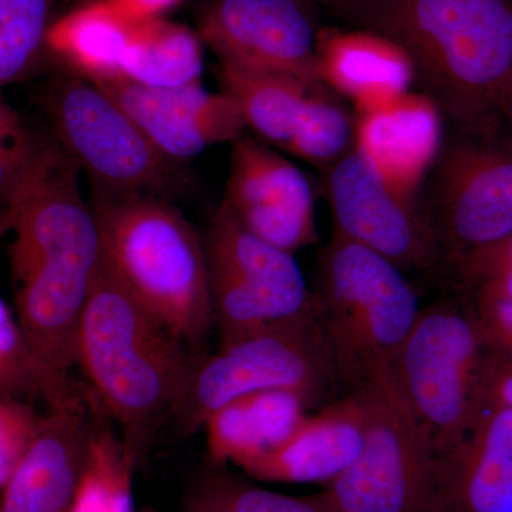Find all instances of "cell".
Here are the masks:
<instances>
[{
	"label": "cell",
	"instance_id": "6da1fadb",
	"mask_svg": "<svg viewBox=\"0 0 512 512\" xmlns=\"http://www.w3.org/2000/svg\"><path fill=\"white\" fill-rule=\"evenodd\" d=\"M80 171L62 147L40 144L8 212L16 316L40 362L63 377L76 366L77 333L103 259Z\"/></svg>",
	"mask_w": 512,
	"mask_h": 512
},
{
	"label": "cell",
	"instance_id": "7a4b0ae2",
	"mask_svg": "<svg viewBox=\"0 0 512 512\" xmlns=\"http://www.w3.org/2000/svg\"><path fill=\"white\" fill-rule=\"evenodd\" d=\"M201 357L137 301L103 251L77 333L76 366L137 466L183 402Z\"/></svg>",
	"mask_w": 512,
	"mask_h": 512
},
{
	"label": "cell",
	"instance_id": "3957f363",
	"mask_svg": "<svg viewBox=\"0 0 512 512\" xmlns=\"http://www.w3.org/2000/svg\"><path fill=\"white\" fill-rule=\"evenodd\" d=\"M406 50L424 94L454 130L504 121L512 76V0H386L377 19Z\"/></svg>",
	"mask_w": 512,
	"mask_h": 512
},
{
	"label": "cell",
	"instance_id": "277c9868",
	"mask_svg": "<svg viewBox=\"0 0 512 512\" xmlns=\"http://www.w3.org/2000/svg\"><path fill=\"white\" fill-rule=\"evenodd\" d=\"M318 262L313 323L333 390L345 397L387 375L419 296L399 266L338 231Z\"/></svg>",
	"mask_w": 512,
	"mask_h": 512
},
{
	"label": "cell",
	"instance_id": "5b68a950",
	"mask_svg": "<svg viewBox=\"0 0 512 512\" xmlns=\"http://www.w3.org/2000/svg\"><path fill=\"white\" fill-rule=\"evenodd\" d=\"M104 255L175 338L197 348L214 325L204 241L177 208L153 195L97 192Z\"/></svg>",
	"mask_w": 512,
	"mask_h": 512
},
{
	"label": "cell",
	"instance_id": "8992f818",
	"mask_svg": "<svg viewBox=\"0 0 512 512\" xmlns=\"http://www.w3.org/2000/svg\"><path fill=\"white\" fill-rule=\"evenodd\" d=\"M484 352L470 302L440 301L420 309L390 363L387 377L437 457L453 451L480 414L477 383Z\"/></svg>",
	"mask_w": 512,
	"mask_h": 512
},
{
	"label": "cell",
	"instance_id": "52a82bcc",
	"mask_svg": "<svg viewBox=\"0 0 512 512\" xmlns=\"http://www.w3.org/2000/svg\"><path fill=\"white\" fill-rule=\"evenodd\" d=\"M424 215L440 265L456 272L471 255L512 235V131L504 121L448 134L430 171Z\"/></svg>",
	"mask_w": 512,
	"mask_h": 512
},
{
	"label": "cell",
	"instance_id": "ba28073f",
	"mask_svg": "<svg viewBox=\"0 0 512 512\" xmlns=\"http://www.w3.org/2000/svg\"><path fill=\"white\" fill-rule=\"evenodd\" d=\"M362 451L315 494L326 512H437L439 457L389 377L359 390Z\"/></svg>",
	"mask_w": 512,
	"mask_h": 512
},
{
	"label": "cell",
	"instance_id": "9c48e42d",
	"mask_svg": "<svg viewBox=\"0 0 512 512\" xmlns=\"http://www.w3.org/2000/svg\"><path fill=\"white\" fill-rule=\"evenodd\" d=\"M204 247L221 345L313 318L315 299L295 255L256 237L224 202L212 217Z\"/></svg>",
	"mask_w": 512,
	"mask_h": 512
},
{
	"label": "cell",
	"instance_id": "30bf717a",
	"mask_svg": "<svg viewBox=\"0 0 512 512\" xmlns=\"http://www.w3.org/2000/svg\"><path fill=\"white\" fill-rule=\"evenodd\" d=\"M265 390H291L309 404L332 392L313 318L224 343L214 355L202 356L174 417L181 433L194 434L225 404Z\"/></svg>",
	"mask_w": 512,
	"mask_h": 512
},
{
	"label": "cell",
	"instance_id": "8fae6325",
	"mask_svg": "<svg viewBox=\"0 0 512 512\" xmlns=\"http://www.w3.org/2000/svg\"><path fill=\"white\" fill-rule=\"evenodd\" d=\"M60 147L99 192L153 195L175 183V161L164 156L103 87L84 77L64 80L47 99Z\"/></svg>",
	"mask_w": 512,
	"mask_h": 512
},
{
	"label": "cell",
	"instance_id": "7c38bea8",
	"mask_svg": "<svg viewBox=\"0 0 512 512\" xmlns=\"http://www.w3.org/2000/svg\"><path fill=\"white\" fill-rule=\"evenodd\" d=\"M326 191L335 231L389 259L403 272L441 266L423 208L394 194L355 148L330 165Z\"/></svg>",
	"mask_w": 512,
	"mask_h": 512
},
{
	"label": "cell",
	"instance_id": "4fadbf2b",
	"mask_svg": "<svg viewBox=\"0 0 512 512\" xmlns=\"http://www.w3.org/2000/svg\"><path fill=\"white\" fill-rule=\"evenodd\" d=\"M221 64L318 80V40L298 0H215L201 19Z\"/></svg>",
	"mask_w": 512,
	"mask_h": 512
},
{
	"label": "cell",
	"instance_id": "5bb4252c",
	"mask_svg": "<svg viewBox=\"0 0 512 512\" xmlns=\"http://www.w3.org/2000/svg\"><path fill=\"white\" fill-rule=\"evenodd\" d=\"M232 148L224 204L256 237L295 255L318 241L311 184L288 158L251 137Z\"/></svg>",
	"mask_w": 512,
	"mask_h": 512
},
{
	"label": "cell",
	"instance_id": "9a60e30c",
	"mask_svg": "<svg viewBox=\"0 0 512 512\" xmlns=\"http://www.w3.org/2000/svg\"><path fill=\"white\" fill-rule=\"evenodd\" d=\"M96 83L130 114L148 140L175 163L197 157L208 147L235 143L247 128L228 94L207 92L201 84L154 89L121 76Z\"/></svg>",
	"mask_w": 512,
	"mask_h": 512
},
{
	"label": "cell",
	"instance_id": "2e32d148",
	"mask_svg": "<svg viewBox=\"0 0 512 512\" xmlns=\"http://www.w3.org/2000/svg\"><path fill=\"white\" fill-rule=\"evenodd\" d=\"M96 421L79 394L49 407L28 453L3 487L0 512H69Z\"/></svg>",
	"mask_w": 512,
	"mask_h": 512
},
{
	"label": "cell",
	"instance_id": "e0dca14e",
	"mask_svg": "<svg viewBox=\"0 0 512 512\" xmlns=\"http://www.w3.org/2000/svg\"><path fill=\"white\" fill-rule=\"evenodd\" d=\"M444 121L436 101L410 90L357 116L355 150L394 194L420 207L421 185L444 144Z\"/></svg>",
	"mask_w": 512,
	"mask_h": 512
},
{
	"label": "cell",
	"instance_id": "ac0fdd59",
	"mask_svg": "<svg viewBox=\"0 0 512 512\" xmlns=\"http://www.w3.org/2000/svg\"><path fill=\"white\" fill-rule=\"evenodd\" d=\"M365 424L359 393L340 397L316 416L305 417L281 446L241 468L261 481L328 484L359 456Z\"/></svg>",
	"mask_w": 512,
	"mask_h": 512
},
{
	"label": "cell",
	"instance_id": "d6986e66",
	"mask_svg": "<svg viewBox=\"0 0 512 512\" xmlns=\"http://www.w3.org/2000/svg\"><path fill=\"white\" fill-rule=\"evenodd\" d=\"M437 512H512V410L478 414L466 437L439 457Z\"/></svg>",
	"mask_w": 512,
	"mask_h": 512
},
{
	"label": "cell",
	"instance_id": "ffe728a7",
	"mask_svg": "<svg viewBox=\"0 0 512 512\" xmlns=\"http://www.w3.org/2000/svg\"><path fill=\"white\" fill-rule=\"evenodd\" d=\"M318 80L355 104L357 116L410 92L412 59L386 36L332 33L318 40Z\"/></svg>",
	"mask_w": 512,
	"mask_h": 512
},
{
	"label": "cell",
	"instance_id": "44dd1931",
	"mask_svg": "<svg viewBox=\"0 0 512 512\" xmlns=\"http://www.w3.org/2000/svg\"><path fill=\"white\" fill-rule=\"evenodd\" d=\"M308 404L291 390H265L225 404L202 427L212 463L241 468L271 453L302 423Z\"/></svg>",
	"mask_w": 512,
	"mask_h": 512
},
{
	"label": "cell",
	"instance_id": "7402d4cb",
	"mask_svg": "<svg viewBox=\"0 0 512 512\" xmlns=\"http://www.w3.org/2000/svg\"><path fill=\"white\" fill-rule=\"evenodd\" d=\"M136 23L111 0H101L50 26L46 45L84 79L100 82L120 76L121 60Z\"/></svg>",
	"mask_w": 512,
	"mask_h": 512
},
{
	"label": "cell",
	"instance_id": "603a6c76",
	"mask_svg": "<svg viewBox=\"0 0 512 512\" xmlns=\"http://www.w3.org/2000/svg\"><path fill=\"white\" fill-rule=\"evenodd\" d=\"M222 92L237 104L245 127L285 150L313 87L292 74L258 72L221 64Z\"/></svg>",
	"mask_w": 512,
	"mask_h": 512
},
{
	"label": "cell",
	"instance_id": "cb8c5ba5",
	"mask_svg": "<svg viewBox=\"0 0 512 512\" xmlns=\"http://www.w3.org/2000/svg\"><path fill=\"white\" fill-rule=\"evenodd\" d=\"M202 69L198 37L184 26L156 18L134 26L120 76L154 89H178L201 84Z\"/></svg>",
	"mask_w": 512,
	"mask_h": 512
},
{
	"label": "cell",
	"instance_id": "d4e9b609",
	"mask_svg": "<svg viewBox=\"0 0 512 512\" xmlns=\"http://www.w3.org/2000/svg\"><path fill=\"white\" fill-rule=\"evenodd\" d=\"M136 461L111 429L94 431L69 512H133Z\"/></svg>",
	"mask_w": 512,
	"mask_h": 512
},
{
	"label": "cell",
	"instance_id": "484cf974",
	"mask_svg": "<svg viewBox=\"0 0 512 512\" xmlns=\"http://www.w3.org/2000/svg\"><path fill=\"white\" fill-rule=\"evenodd\" d=\"M0 393L60 406L76 396L69 377L57 375L30 348L18 316L0 298Z\"/></svg>",
	"mask_w": 512,
	"mask_h": 512
},
{
	"label": "cell",
	"instance_id": "4316f807",
	"mask_svg": "<svg viewBox=\"0 0 512 512\" xmlns=\"http://www.w3.org/2000/svg\"><path fill=\"white\" fill-rule=\"evenodd\" d=\"M355 131L356 121L318 83L284 151L311 164L333 165L355 148Z\"/></svg>",
	"mask_w": 512,
	"mask_h": 512
},
{
	"label": "cell",
	"instance_id": "83f0119b",
	"mask_svg": "<svg viewBox=\"0 0 512 512\" xmlns=\"http://www.w3.org/2000/svg\"><path fill=\"white\" fill-rule=\"evenodd\" d=\"M49 0H0V86L22 79L46 45Z\"/></svg>",
	"mask_w": 512,
	"mask_h": 512
},
{
	"label": "cell",
	"instance_id": "f1b7e54d",
	"mask_svg": "<svg viewBox=\"0 0 512 512\" xmlns=\"http://www.w3.org/2000/svg\"><path fill=\"white\" fill-rule=\"evenodd\" d=\"M198 494L218 512H326L316 495L289 497L228 474L208 477Z\"/></svg>",
	"mask_w": 512,
	"mask_h": 512
},
{
	"label": "cell",
	"instance_id": "f546056e",
	"mask_svg": "<svg viewBox=\"0 0 512 512\" xmlns=\"http://www.w3.org/2000/svg\"><path fill=\"white\" fill-rule=\"evenodd\" d=\"M39 148L18 113L0 96V215L6 220L13 197Z\"/></svg>",
	"mask_w": 512,
	"mask_h": 512
},
{
	"label": "cell",
	"instance_id": "4dcf8cb0",
	"mask_svg": "<svg viewBox=\"0 0 512 512\" xmlns=\"http://www.w3.org/2000/svg\"><path fill=\"white\" fill-rule=\"evenodd\" d=\"M40 419L42 416L26 400L0 393V490L28 453Z\"/></svg>",
	"mask_w": 512,
	"mask_h": 512
},
{
	"label": "cell",
	"instance_id": "1f68e13d",
	"mask_svg": "<svg viewBox=\"0 0 512 512\" xmlns=\"http://www.w3.org/2000/svg\"><path fill=\"white\" fill-rule=\"evenodd\" d=\"M478 413L512 410V355L485 346L477 383Z\"/></svg>",
	"mask_w": 512,
	"mask_h": 512
},
{
	"label": "cell",
	"instance_id": "d6a6232c",
	"mask_svg": "<svg viewBox=\"0 0 512 512\" xmlns=\"http://www.w3.org/2000/svg\"><path fill=\"white\" fill-rule=\"evenodd\" d=\"M474 316L487 348L512 355V303L470 298Z\"/></svg>",
	"mask_w": 512,
	"mask_h": 512
},
{
	"label": "cell",
	"instance_id": "836d02e7",
	"mask_svg": "<svg viewBox=\"0 0 512 512\" xmlns=\"http://www.w3.org/2000/svg\"><path fill=\"white\" fill-rule=\"evenodd\" d=\"M133 22L156 19L164 10L170 9L178 0H111Z\"/></svg>",
	"mask_w": 512,
	"mask_h": 512
},
{
	"label": "cell",
	"instance_id": "e575fe53",
	"mask_svg": "<svg viewBox=\"0 0 512 512\" xmlns=\"http://www.w3.org/2000/svg\"><path fill=\"white\" fill-rule=\"evenodd\" d=\"M501 117L505 121L510 130L512 131V76L510 82H508L507 87H505V92L503 96V100H501Z\"/></svg>",
	"mask_w": 512,
	"mask_h": 512
},
{
	"label": "cell",
	"instance_id": "d590c367",
	"mask_svg": "<svg viewBox=\"0 0 512 512\" xmlns=\"http://www.w3.org/2000/svg\"><path fill=\"white\" fill-rule=\"evenodd\" d=\"M187 512H218L214 507H211L200 494L195 495L194 500L188 505Z\"/></svg>",
	"mask_w": 512,
	"mask_h": 512
},
{
	"label": "cell",
	"instance_id": "8d00e7d4",
	"mask_svg": "<svg viewBox=\"0 0 512 512\" xmlns=\"http://www.w3.org/2000/svg\"><path fill=\"white\" fill-rule=\"evenodd\" d=\"M8 231V220L3 215H0V235Z\"/></svg>",
	"mask_w": 512,
	"mask_h": 512
},
{
	"label": "cell",
	"instance_id": "74e56055",
	"mask_svg": "<svg viewBox=\"0 0 512 512\" xmlns=\"http://www.w3.org/2000/svg\"><path fill=\"white\" fill-rule=\"evenodd\" d=\"M140 512H156V511L151 510V508H144V510L140 511Z\"/></svg>",
	"mask_w": 512,
	"mask_h": 512
}]
</instances>
